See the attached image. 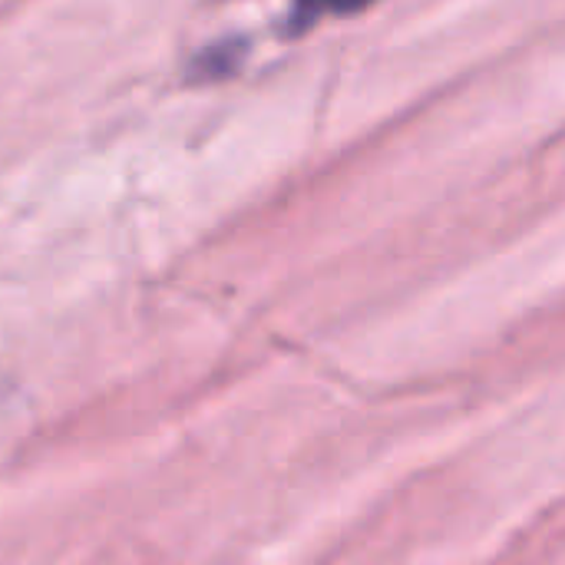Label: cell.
Returning <instances> with one entry per match:
<instances>
[{
    "instance_id": "6da1fadb",
    "label": "cell",
    "mask_w": 565,
    "mask_h": 565,
    "mask_svg": "<svg viewBox=\"0 0 565 565\" xmlns=\"http://www.w3.org/2000/svg\"><path fill=\"white\" fill-rule=\"evenodd\" d=\"M245 40L242 36H225V40H215L212 46L199 50L192 66H189V76H199V79H222L228 73H235L245 60Z\"/></svg>"
}]
</instances>
